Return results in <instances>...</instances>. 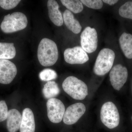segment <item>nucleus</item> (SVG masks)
I'll return each mask as SVG.
<instances>
[{"label": "nucleus", "mask_w": 132, "mask_h": 132, "mask_svg": "<svg viewBox=\"0 0 132 132\" xmlns=\"http://www.w3.org/2000/svg\"><path fill=\"white\" fill-rule=\"evenodd\" d=\"M38 57L42 65L50 67L54 65L59 58V52L56 43L48 38L43 39L38 46Z\"/></svg>", "instance_id": "f257e3e1"}, {"label": "nucleus", "mask_w": 132, "mask_h": 132, "mask_svg": "<svg viewBox=\"0 0 132 132\" xmlns=\"http://www.w3.org/2000/svg\"><path fill=\"white\" fill-rule=\"evenodd\" d=\"M62 87L64 91L75 100H84L88 94L86 83L74 76L66 78L62 83Z\"/></svg>", "instance_id": "f03ea898"}, {"label": "nucleus", "mask_w": 132, "mask_h": 132, "mask_svg": "<svg viewBox=\"0 0 132 132\" xmlns=\"http://www.w3.org/2000/svg\"><path fill=\"white\" fill-rule=\"evenodd\" d=\"M28 24L27 16L23 13L16 12L5 15L1 25L3 32L9 34L23 30Z\"/></svg>", "instance_id": "7ed1b4c3"}, {"label": "nucleus", "mask_w": 132, "mask_h": 132, "mask_svg": "<svg viewBox=\"0 0 132 132\" xmlns=\"http://www.w3.org/2000/svg\"><path fill=\"white\" fill-rule=\"evenodd\" d=\"M115 57V53L112 50L108 48L101 50L94 67V73L98 76L104 75L108 73L113 65Z\"/></svg>", "instance_id": "20e7f679"}, {"label": "nucleus", "mask_w": 132, "mask_h": 132, "mask_svg": "<svg viewBox=\"0 0 132 132\" xmlns=\"http://www.w3.org/2000/svg\"><path fill=\"white\" fill-rule=\"evenodd\" d=\"M100 118L102 123L109 129L118 127L120 119L115 104L111 102H108L103 104L101 110Z\"/></svg>", "instance_id": "39448f33"}, {"label": "nucleus", "mask_w": 132, "mask_h": 132, "mask_svg": "<svg viewBox=\"0 0 132 132\" xmlns=\"http://www.w3.org/2000/svg\"><path fill=\"white\" fill-rule=\"evenodd\" d=\"M81 45L82 49L88 53L96 51L98 46V35L96 29L90 27H86L80 36Z\"/></svg>", "instance_id": "423d86ee"}, {"label": "nucleus", "mask_w": 132, "mask_h": 132, "mask_svg": "<svg viewBox=\"0 0 132 132\" xmlns=\"http://www.w3.org/2000/svg\"><path fill=\"white\" fill-rule=\"evenodd\" d=\"M47 116L49 120L54 123L61 122L65 112V108L62 102L59 99H49L47 102Z\"/></svg>", "instance_id": "0eeeda50"}, {"label": "nucleus", "mask_w": 132, "mask_h": 132, "mask_svg": "<svg viewBox=\"0 0 132 132\" xmlns=\"http://www.w3.org/2000/svg\"><path fill=\"white\" fill-rule=\"evenodd\" d=\"M127 68L121 64L115 65L111 69L109 74L111 85L116 90L119 91L127 80Z\"/></svg>", "instance_id": "6e6552de"}, {"label": "nucleus", "mask_w": 132, "mask_h": 132, "mask_svg": "<svg viewBox=\"0 0 132 132\" xmlns=\"http://www.w3.org/2000/svg\"><path fill=\"white\" fill-rule=\"evenodd\" d=\"M65 61L69 64H82L89 60V57L81 47L76 46L66 49L64 52Z\"/></svg>", "instance_id": "1a4fd4ad"}, {"label": "nucleus", "mask_w": 132, "mask_h": 132, "mask_svg": "<svg viewBox=\"0 0 132 132\" xmlns=\"http://www.w3.org/2000/svg\"><path fill=\"white\" fill-rule=\"evenodd\" d=\"M16 66L7 60H0V83L9 84L17 73Z\"/></svg>", "instance_id": "9d476101"}, {"label": "nucleus", "mask_w": 132, "mask_h": 132, "mask_svg": "<svg viewBox=\"0 0 132 132\" xmlns=\"http://www.w3.org/2000/svg\"><path fill=\"white\" fill-rule=\"evenodd\" d=\"M86 106L81 103L72 104L65 111L63 121L66 125H72L76 123L86 112Z\"/></svg>", "instance_id": "9b49d317"}, {"label": "nucleus", "mask_w": 132, "mask_h": 132, "mask_svg": "<svg viewBox=\"0 0 132 132\" xmlns=\"http://www.w3.org/2000/svg\"><path fill=\"white\" fill-rule=\"evenodd\" d=\"M20 132H35V123L34 116L30 109L25 108L22 112Z\"/></svg>", "instance_id": "f8f14e48"}, {"label": "nucleus", "mask_w": 132, "mask_h": 132, "mask_svg": "<svg viewBox=\"0 0 132 132\" xmlns=\"http://www.w3.org/2000/svg\"><path fill=\"white\" fill-rule=\"evenodd\" d=\"M47 6L48 15L52 22L58 27L62 26L64 22L63 17L59 10V6L57 2L49 0L47 2Z\"/></svg>", "instance_id": "ddd939ff"}, {"label": "nucleus", "mask_w": 132, "mask_h": 132, "mask_svg": "<svg viewBox=\"0 0 132 132\" xmlns=\"http://www.w3.org/2000/svg\"><path fill=\"white\" fill-rule=\"evenodd\" d=\"M22 116L16 109H11L8 111L7 118V128L9 132H16L20 129Z\"/></svg>", "instance_id": "4468645a"}, {"label": "nucleus", "mask_w": 132, "mask_h": 132, "mask_svg": "<svg viewBox=\"0 0 132 132\" xmlns=\"http://www.w3.org/2000/svg\"><path fill=\"white\" fill-rule=\"evenodd\" d=\"M63 19L66 27L70 31L75 34L80 33L82 29L81 26L71 11L66 10L63 14Z\"/></svg>", "instance_id": "2eb2a0df"}, {"label": "nucleus", "mask_w": 132, "mask_h": 132, "mask_svg": "<svg viewBox=\"0 0 132 132\" xmlns=\"http://www.w3.org/2000/svg\"><path fill=\"white\" fill-rule=\"evenodd\" d=\"M120 45L123 53L128 59H132V35L124 32L120 37Z\"/></svg>", "instance_id": "dca6fc26"}, {"label": "nucleus", "mask_w": 132, "mask_h": 132, "mask_svg": "<svg viewBox=\"0 0 132 132\" xmlns=\"http://www.w3.org/2000/svg\"><path fill=\"white\" fill-rule=\"evenodd\" d=\"M16 53L13 43L0 42V60L13 59Z\"/></svg>", "instance_id": "f3484780"}, {"label": "nucleus", "mask_w": 132, "mask_h": 132, "mask_svg": "<svg viewBox=\"0 0 132 132\" xmlns=\"http://www.w3.org/2000/svg\"><path fill=\"white\" fill-rule=\"evenodd\" d=\"M42 92L45 98L50 99L58 95L60 93V89L57 82L48 81L44 85Z\"/></svg>", "instance_id": "a211bd4d"}, {"label": "nucleus", "mask_w": 132, "mask_h": 132, "mask_svg": "<svg viewBox=\"0 0 132 132\" xmlns=\"http://www.w3.org/2000/svg\"><path fill=\"white\" fill-rule=\"evenodd\" d=\"M62 5L70 11L74 13H79L82 11L83 6L82 3L78 0H61Z\"/></svg>", "instance_id": "6ab92c4d"}, {"label": "nucleus", "mask_w": 132, "mask_h": 132, "mask_svg": "<svg viewBox=\"0 0 132 132\" xmlns=\"http://www.w3.org/2000/svg\"><path fill=\"white\" fill-rule=\"evenodd\" d=\"M119 14L126 19L132 20V2H127L120 7Z\"/></svg>", "instance_id": "aec40b11"}, {"label": "nucleus", "mask_w": 132, "mask_h": 132, "mask_svg": "<svg viewBox=\"0 0 132 132\" xmlns=\"http://www.w3.org/2000/svg\"><path fill=\"white\" fill-rule=\"evenodd\" d=\"M39 77L41 80L48 81L56 79L57 75L54 70L50 69H46L40 73Z\"/></svg>", "instance_id": "412c9836"}, {"label": "nucleus", "mask_w": 132, "mask_h": 132, "mask_svg": "<svg viewBox=\"0 0 132 132\" xmlns=\"http://www.w3.org/2000/svg\"><path fill=\"white\" fill-rule=\"evenodd\" d=\"M80 1L82 4L92 9H101L103 6V2L101 0H81Z\"/></svg>", "instance_id": "4be33fe9"}, {"label": "nucleus", "mask_w": 132, "mask_h": 132, "mask_svg": "<svg viewBox=\"0 0 132 132\" xmlns=\"http://www.w3.org/2000/svg\"><path fill=\"white\" fill-rule=\"evenodd\" d=\"M20 2V0H0V6L3 9L9 10L14 8Z\"/></svg>", "instance_id": "5701e85b"}, {"label": "nucleus", "mask_w": 132, "mask_h": 132, "mask_svg": "<svg viewBox=\"0 0 132 132\" xmlns=\"http://www.w3.org/2000/svg\"><path fill=\"white\" fill-rule=\"evenodd\" d=\"M8 110L5 101H0V122L4 121L7 118Z\"/></svg>", "instance_id": "b1692460"}, {"label": "nucleus", "mask_w": 132, "mask_h": 132, "mask_svg": "<svg viewBox=\"0 0 132 132\" xmlns=\"http://www.w3.org/2000/svg\"><path fill=\"white\" fill-rule=\"evenodd\" d=\"M102 1L105 3L110 5H114L118 2V1H117V0H103Z\"/></svg>", "instance_id": "393cba45"}, {"label": "nucleus", "mask_w": 132, "mask_h": 132, "mask_svg": "<svg viewBox=\"0 0 132 132\" xmlns=\"http://www.w3.org/2000/svg\"></svg>", "instance_id": "a878e982"}]
</instances>
